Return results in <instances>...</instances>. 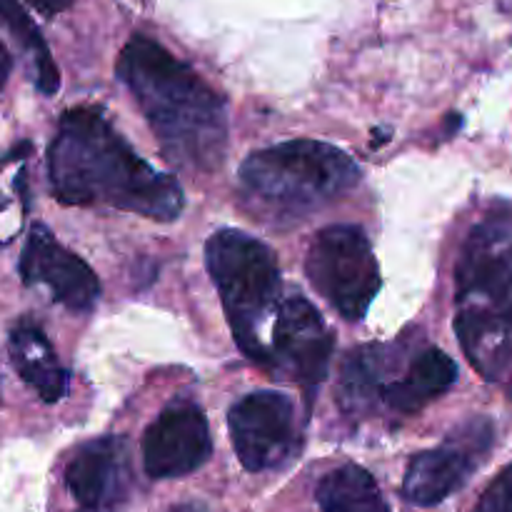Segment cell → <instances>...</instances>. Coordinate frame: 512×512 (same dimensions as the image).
<instances>
[{
	"mask_svg": "<svg viewBox=\"0 0 512 512\" xmlns=\"http://www.w3.org/2000/svg\"><path fill=\"white\" fill-rule=\"evenodd\" d=\"M48 175L63 205H108L170 223L183 210V188L140 158L100 108L65 110L48 148Z\"/></svg>",
	"mask_w": 512,
	"mask_h": 512,
	"instance_id": "obj_1",
	"label": "cell"
},
{
	"mask_svg": "<svg viewBox=\"0 0 512 512\" xmlns=\"http://www.w3.org/2000/svg\"><path fill=\"white\" fill-rule=\"evenodd\" d=\"M118 78L153 128L160 148L180 170L213 173L228 148V108L193 68L155 40L133 35L120 50Z\"/></svg>",
	"mask_w": 512,
	"mask_h": 512,
	"instance_id": "obj_2",
	"label": "cell"
},
{
	"mask_svg": "<svg viewBox=\"0 0 512 512\" xmlns=\"http://www.w3.org/2000/svg\"><path fill=\"white\" fill-rule=\"evenodd\" d=\"M455 333L485 380L512 363V218L493 215L470 230L455 268Z\"/></svg>",
	"mask_w": 512,
	"mask_h": 512,
	"instance_id": "obj_3",
	"label": "cell"
},
{
	"mask_svg": "<svg viewBox=\"0 0 512 512\" xmlns=\"http://www.w3.org/2000/svg\"><path fill=\"white\" fill-rule=\"evenodd\" d=\"M360 168L345 150L318 140H288L258 150L240 168V190L275 223L308 218L353 190Z\"/></svg>",
	"mask_w": 512,
	"mask_h": 512,
	"instance_id": "obj_4",
	"label": "cell"
},
{
	"mask_svg": "<svg viewBox=\"0 0 512 512\" xmlns=\"http://www.w3.org/2000/svg\"><path fill=\"white\" fill-rule=\"evenodd\" d=\"M205 263L238 348L255 363L270 365V350L260 333L280 298V268L273 250L240 230H220L205 245Z\"/></svg>",
	"mask_w": 512,
	"mask_h": 512,
	"instance_id": "obj_5",
	"label": "cell"
},
{
	"mask_svg": "<svg viewBox=\"0 0 512 512\" xmlns=\"http://www.w3.org/2000/svg\"><path fill=\"white\" fill-rule=\"evenodd\" d=\"M305 273L310 285L353 323L368 315L380 290L373 245L358 225H330L320 230L305 258Z\"/></svg>",
	"mask_w": 512,
	"mask_h": 512,
	"instance_id": "obj_6",
	"label": "cell"
},
{
	"mask_svg": "<svg viewBox=\"0 0 512 512\" xmlns=\"http://www.w3.org/2000/svg\"><path fill=\"white\" fill-rule=\"evenodd\" d=\"M495 443L490 418H470L455 428L438 448L418 453L403 480V498L420 508H433L458 493L480 465L488 460Z\"/></svg>",
	"mask_w": 512,
	"mask_h": 512,
	"instance_id": "obj_7",
	"label": "cell"
},
{
	"mask_svg": "<svg viewBox=\"0 0 512 512\" xmlns=\"http://www.w3.org/2000/svg\"><path fill=\"white\" fill-rule=\"evenodd\" d=\"M228 423L235 455L250 473L278 470L298 458L303 435L288 395L275 390L245 395L230 408Z\"/></svg>",
	"mask_w": 512,
	"mask_h": 512,
	"instance_id": "obj_8",
	"label": "cell"
},
{
	"mask_svg": "<svg viewBox=\"0 0 512 512\" xmlns=\"http://www.w3.org/2000/svg\"><path fill=\"white\" fill-rule=\"evenodd\" d=\"M273 335L270 365L288 370L305 390V398L310 403L320 383L328 378L330 355L335 348L333 333L325 325L323 315L303 295H293L280 303Z\"/></svg>",
	"mask_w": 512,
	"mask_h": 512,
	"instance_id": "obj_9",
	"label": "cell"
},
{
	"mask_svg": "<svg viewBox=\"0 0 512 512\" xmlns=\"http://www.w3.org/2000/svg\"><path fill=\"white\" fill-rule=\"evenodd\" d=\"M65 485L80 510L123 512L135 488L128 440L105 435L78 445L65 465Z\"/></svg>",
	"mask_w": 512,
	"mask_h": 512,
	"instance_id": "obj_10",
	"label": "cell"
},
{
	"mask_svg": "<svg viewBox=\"0 0 512 512\" xmlns=\"http://www.w3.org/2000/svg\"><path fill=\"white\" fill-rule=\"evenodd\" d=\"M213 455L205 413L195 403H173L153 420L143 435L145 473L155 480L195 473Z\"/></svg>",
	"mask_w": 512,
	"mask_h": 512,
	"instance_id": "obj_11",
	"label": "cell"
},
{
	"mask_svg": "<svg viewBox=\"0 0 512 512\" xmlns=\"http://www.w3.org/2000/svg\"><path fill=\"white\" fill-rule=\"evenodd\" d=\"M20 278L25 285H45L55 303L65 305L70 313H90L100 298L98 275L40 223L30 228L25 240Z\"/></svg>",
	"mask_w": 512,
	"mask_h": 512,
	"instance_id": "obj_12",
	"label": "cell"
},
{
	"mask_svg": "<svg viewBox=\"0 0 512 512\" xmlns=\"http://www.w3.org/2000/svg\"><path fill=\"white\" fill-rule=\"evenodd\" d=\"M458 380V365L440 348H428L410 363L403 378L380 388V398L400 415H415L448 393Z\"/></svg>",
	"mask_w": 512,
	"mask_h": 512,
	"instance_id": "obj_13",
	"label": "cell"
},
{
	"mask_svg": "<svg viewBox=\"0 0 512 512\" xmlns=\"http://www.w3.org/2000/svg\"><path fill=\"white\" fill-rule=\"evenodd\" d=\"M10 360L25 385L35 390L45 403H58L68 393V370L60 365L53 345L43 330L33 323H18L8 338Z\"/></svg>",
	"mask_w": 512,
	"mask_h": 512,
	"instance_id": "obj_14",
	"label": "cell"
},
{
	"mask_svg": "<svg viewBox=\"0 0 512 512\" xmlns=\"http://www.w3.org/2000/svg\"><path fill=\"white\" fill-rule=\"evenodd\" d=\"M315 500L323 512H390L373 475L355 463L330 470L315 488Z\"/></svg>",
	"mask_w": 512,
	"mask_h": 512,
	"instance_id": "obj_15",
	"label": "cell"
},
{
	"mask_svg": "<svg viewBox=\"0 0 512 512\" xmlns=\"http://www.w3.org/2000/svg\"><path fill=\"white\" fill-rule=\"evenodd\" d=\"M0 23L10 30V35L18 40V45L30 58L35 85H38L40 93L43 95L58 93L60 88L58 65H55L48 43H45L43 35H40L38 25L30 20V15L25 13V8L18 3V0H0Z\"/></svg>",
	"mask_w": 512,
	"mask_h": 512,
	"instance_id": "obj_16",
	"label": "cell"
},
{
	"mask_svg": "<svg viewBox=\"0 0 512 512\" xmlns=\"http://www.w3.org/2000/svg\"><path fill=\"white\" fill-rule=\"evenodd\" d=\"M380 348H360L343 368V405L350 413H363L375 398H380V373H383Z\"/></svg>",
	"mask_w": 512,
	"mask_h": 512,
	"instance_id": "obj_17",
	"label": "cell"
},
{
	"mask_svg": "<svg viewBox=\"0 0 512 512\" xmlns=\"http://www.w3.org/2000/svg\"><path fill=\"white\" fill-rule=\"evenodd\" d=\"M473 512H512V465L485 488Z\"/></svg>",
	"mask_w": 512,
	"mask_h": 512,
	"instance_id": "obj_18",
	"label": "cell"
},
{
	"mask_svg": "<svg viewBox=\"0 0 512 512\" xmlns=\"http://www.w3.org/2000/svg\"><path fill=\"white\" fill-rule=\"evenodd\" d=\"M28 3L43 15H58L63 10H68L73 5V0H28Z\"/></svg>",
	"mask_w": 512,
	"mask_h": 512,
	"instance_id": "obj_19",
	"label": "cell"
},
{
	"mask_svg": "<svg viewBox=\"0 0 512 512\" xmlns=\"http://www.w3.org/2000/svg\"><path fill=\"white\" fill-rule=\"evenodd\" d=\"M10 70H13V58H10L8 48H5L3 40H0V90H3L5 83H8Z\"/></svg>",
	"mask_w": 512,
	"mask_h": 512,
	"instance_id": "obj_20",
	"label": "cell"
},
{
	"mask_svg": "<svg viewBox=\"0 0 512 512\" xmlns=\"http://www.w3.org/2000/svg\"><path fill=\"white\" fill-rule=\"evenodd\" d=\"M170 512H208V510H205V505L200 503H185V505H178V508H173Z\"/></svg>",
	"mask_w": 512,
	"mask_h": 512,
	"instance_id": "obj_21",
	"label": "cell"
}]
</instances>
